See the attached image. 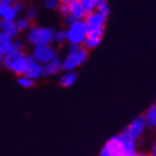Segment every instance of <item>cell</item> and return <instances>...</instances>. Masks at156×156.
I'll return each mask as SVG.
<instances>
[{
    "label": "cell",
    "instance_id": "obj_1",
    "mask_svg": "<svg viewBox=\"0 0 156 156\" xmlns=\"http://www.w3.org/2000/svg\"><path fill=\"white\" fill-rule=\"evenodd\" d=\"M89 58V50L82 45L68 44L66 56L62 58V71H74L85 63Z\"/></svg>",
    "mask_w": 156,
    "mask_h": 156
},
{
    "label": "cell",
    "instance_id": "obj_2",
    "mask_svg": "<svg viewBox=\"0 0 156 156\" xmlns=\"http://www.w3.org/2000/svg\"><path fill=\"white\" fill-rule=\"evenodd\" d=\"M55 29L50 26L32 25L31 29L27 31L26 41L31 46H38V45L52 44Z\"/></svg>",
    "mask_w": 156,
    "mask_h": 156
},
{
    "label": "cell",
    "instance_id": "obj_3",
    "mask_svg": "<svg viewBox=\"0 0 156 156\" xmlns=\"http://www.w3.org/2000/svg\"><path fill=\"white\" fill-rule=\"evenodd\" d=\"M68 44L71 45H83L87 34L89 27L84 20H76L68 24L67 29Z\"/></svg>",
    "mask_w": 156,
    "mask_h": 156
},
{
    "label": "cell",
    "instance_id": "obj_4",
    "mask_svg": "<svg viewBox=\"0 0 156 156\" xmlns=\"http://www.w3.org/2000/svg\"><path fill=\"white\" fill-rule=\"evenodd\" d=\"M57 54V50H56L55 46H52V44H45L34 46L31 55L37 62L43 66L49 62Z\"/></svg>",
    "mask_w": 156,
    "mask_h": 156
},
{
    "label": "cell",
    "instance_id": "obj_5",
    "mask_svg": "<svg viewBox=\"0 0 156 156\" xmlns=\"http://www.w3.org/2000/svg\"><path fill=\"white\" fill-rule=\"evenodd\" d=\"M107 18H108L107 16L96 10L86 14L84 21L89 27V31H105Z\"/></svg>",
    "mask_w": 156,
    "mask_h": 156
},
{
    "label": "cell",
    "instance_id": "obj_6",
    "mask_svg": "<svg viewBox=\"0 0 156 156\" xmlns=\"http://www.w3.org/2000/svg\"><path fill=\"white\" fill-rule=\"evenodd\" d=\"M125 130L127 131L129 134L132 135L133 138L140 140V139L143 136L144 133H145V131L147 130L143 115L138 116V117H135L134 119L131 120L130 122H129V125L125 128Z\"/></svg>",
    "mask_w": 156,
    "mask_h": 156
},
{
    "label": "cell",
    "instance_id": "obj_7",
    "mask_svg": "<svg viewBox=\"0 0 156 156\" xmlns=\"http://www.w3.org/2000/svg\"><path fill=\"white\" fill-rule=\"evenodd\" d=\"M104 147L106 148V151L110 156H127L119 134H115L110 136L104 144Z\"/></svg>",
    "mask_w": 156,
    "mask_h": 156
},
{
    "label": "cell",
    "instance_id": "obj_8",
    "mask_svg": "<svg viewBox=\"0 0 156 156\" xmlns=\"http://www.w3.org/2000/svg\"><path fill=\"white\" fill-rule=\"evenodd\" d=\"M62 72V58L59 54L55 56L49 62L42 66V74L45 78L56 76Z\"/></svg>",
    "mask_w": 156,
    "mask_h": 156
},
{
    "label": "cell",
    "instance_id": "obj_9",
    "mask_svg": "<svg viewBox=\"0 0 156 156\" xmlns=\"http://www.w3.org/2000/svg\"><path fill=\"white\" fill-rule=\"evenodd\" d=\"M26 59H27V68H26V71H25V73H24V76L32 79V80H34V81L38 80L39 78H42L43 76L42 65L37 62L31 54H30V55H26Z\"/></svg>",
    "mask_w": 156,
    "mask_h": 156
},
{
    "label": "cell",
    "instance_id": "obj_10",
    "mask_svg": "<svg viewBox=\"0 0 156 156\" xmlns=\"http://www.w3.org/2000/svg\"><path fill=\"white\" fill-rule=\"evenodd\" d=\"M105 31H89V34L86 36L85 41H84L82 46L85 48L86 50H93L101 44L103 37H104Z\"/></svg>",
    "mask_w": 156,
    "mask_h": 156
},
{
    "label": "cell",
    "instance_id": "obj_11",
    "mask_svg": "<svg viewBox=\"0 0 156 156\" xmlns=\"http://www.w3.org/2000/svg\"><path fill=\"white\" fill-rule=\"evenodd\" d=\"M119 136H120V140H121V143H122L127 156L134 153V152H136V148H138V146H139L138 139L133 138L132 135L129 134L125 129L119 133Z\"/></svg>",
    "mask_w": 156,
    "mask_h": 156
},
{
    "label": "cell",
    "instance_id": "obj_12",
    "mask_svg": "<svg viewBox=\"0 0 156 156\" xmlns=\"http://www.w3.org/2000/svg\"><path fill=\"white\" fill-rule=\"evenodd\" d=\"M26 68H27V59H26V54L21 57L16 59L12 65L10 66L8 70H10L12 73H14L16 76H24V73L26 71Z\"/></svg>",
    "mask_w": 156,
    "mask_h": 156
},
{
    "label": "cell",
    "instance_id": "obj_13",
    "mask_svg": "<svg viewBox=\"0 0 156 156\" xmlns=\"http://www.w3.org/2000/svg\"><path fill=\"white\" fill-rule=\"evenodd\" d=\"M76 80H78V74L76 71H63L59 76V84L67 89L74 85Z\"/></svg>",
    "mask_w": 156,
    "mask_h": 156
},
{
    "label": "cell",
    "instance_id": "obj_14",
    "mask_svg": "<svg viewBox=\"0 0 156 156\" xmlns=\"http://www.w3.org/2000/svg\"><path fill=\"white\" fill-rule=\"evenodd\" d=\"M18 13L13 9L12 5L0 3V20L2 21H16Z\"/></svg>",
    "mask_w": 156,
    "mask_h": 156
},
{
    "label": "cell",
    "instance_id": "obj_15",
    "mask_svg": "<svg viewBox=\"0 0 156 156\" xmlns=\"http://www.w3.org/2000/svg\"><path fill=\"white\" fill-rule=\"evenodd\" d=\"M146 128L150 130H156V101L148 107L143 115Z\"/></svg>",
    "mask_w": 156,
    "mask_h": 156
},
{
    "label": "cell",
    "instance_id": "obj_16",
    "mask_svg": "<svg viewBox=\"0 0 156 156\" xmlns=\"http://www.w3.org/2000/svg\"><path fill=\"white\" fill-rule=\"evenodd\" d=\"M13 39L11 36L7 35L3 32H0V58L2 59V57L8 54L9 51L12 50L13 47Z\"/></svg>",
    "mask_w": 156,
    "mask_h": 156
},
{
    "label": "cell",
    "instance_id": "obj_17",
    "mask_svg": "<svg viewBox=\"0 0 156 156\" xmlns=\"http://www.w3.org/2000/svg\"><path fill=\"white\" fill-rule=\"evenodd\" d=\"M69 9H70V18L73 20H84L86 13L84 9L81 5L80 0H73L72 2L69 3Z\"/></svg>",
    "mask_w": 156,
    "mask_h": 156
},
{
    "label": "cell",
    "instance_id": "obj_18",
    "mask_svg": "<svg viewBox=\"0 0 156 156\" xmlns=\"http://www.w3.org/2000/svg\"><path fill=\"white\" fill-rule=\"evenodd\" d=\"M0 32H3L12 38H18L19 34H20L14 21H2V20H0Z\"/></svg>",
    "mask_w": 156,
    "mask_h": 156
},
{
    "label": "cell",
    "instance_id": "obj_19",
    "mask_svg": "<svg viewBox=\"0 0 156 156\" xmlns=\"http://www.w3.org/2000/svg\"><path fill=\"white\" fill-rule=\"evenodd\" d=\"M14 22H16V25L20 33H22V32H27L32 27V25H33V22L30 21L25 16L16 18Z\"/></svg>",
    "mask_w": 156,
    "mask_h": 156
},
{
    "label": "cell",
    "instance_id": "obj_20",
    "mask_svg": "<svg viewBox=\"0 0 156 156\" xmlns=\"http://www.w3.org/2000/svg\"><path fill=\"white\" fill-rule=\"evenodd\" d=\"M52 43L58 46L63 45L66 43H68V37H67V30H56L55 34H54V41Z\"/></svg>",
    "mask_w": 156,
    "mask_h": 156
},
{
    "label": "cell",
    "instance_id": "obj_21",
    "mask_svg": "<svg viewBox=\"0 0 156 156\" xmlns=\"http://www.w3.org/2000/svg\"><path fill=\"white\" fill-rule=\"evenodd\" d=\"M96 10L105 16H109L110 13V7L107 0H96Z\"/></svg>",
    "mask_w": 156,
    "mask_h": 156
},
{
    "label": "cell",
    "instance_id": "obj_22",
    "mask_svg": "<svg viewBox=\"0 0 156 156\" xmlns=\"http://www.w3.org/2000/svg\"><path fill=\"white\" fill-rule=\"evenodd\" d=\"M80 2L86 14L96 11V0H80Z\"/></svg>",
    "mask_w": 156,
    "mask_h": 156
},
{
    "label": "cell",
    "instance_id": "obj_23",
    "mask_svg": "<svg viewBox=\"0 0 156 156\" xmlns=\"http://www.w3.org/2000/svg\"><path fill=\"white\" fill-rule=\"evenodd\" d=\"M25 16L30 21L34 22L38 18V8L35 5H29L27 8H25Z\"/></svg>",
    "mask_w": 156,
    "mask_h": 156
},
{
    "label": "cell",
    "instance_id": "obj_24",
    "mask_svg": "<svg viewBox=\"0 0 156 156\" xmlns=\"http://www.w3.org/2000/svg\"><path fill=\"white\" fill-rule=\"evenodd\" d=\"M18 84L23 89H31L35 84V81L25 76H18Z\"/></svg>",
    "mask_w": 156,
    "mask_h": 156
},
{
    "label": "cell",
    "instance_id": "obj_25",
    "mask_svg": "<svg viewBox=\"0 0 156 156\" xmlns=\"http://www.w3.org/2000/svg\"><path fill=\"white\" fill-rule=\"evenodd\" d=\"M57 11L59 12V14L62 16L63 19H67L68 16H70V9H69V5H66V3H59Z\"/></svg>",
    "mask_w": 156,
    "mask_h": 156
},
{
    "label": "cell",
    "instance_id": "obj_26",
    "mask_svg": "<svg viewBox=\"0 0 156 156\" xmlns=\"http://www.w3.org/2000/svg\"><path fill=\"white\" fill-rule=\"evenodd\" d=\"M59 1L58 0H44V7L48 10H57Z\"/></svg>",
    "mask_w": 156,
    "mask_h": 156
},
{
    "label": "cell",
    "instance_id": "obj_27",
    "mask_svg": "<svg viewBox=\"0 0 156 156\" xmlns=\"http://www.w3.org/2000/svg\"><path fill=\"white\" fill-rule=\"evenodd\" d=\"M12 7L13 9L16 10V12L18 13V14H20V13L22 12V11L24 10V3L23 1H21V0H16V1H14V2L12 3Z\"/></svg>",
    "mask_w": 156,
    "mask_h": 156
},
{
    "label": "cell",
    "instance_id": "obj_28",
    "mask_svg": "<svg viewBox=\"0 0 156 156\" xmlns=\"http://www.w3.org/2000/svg\"><path fill=\"white\" fill-rule=\"evenodd\" d=\"M24 48V44H23V41L19 38H14L13 39V47L12 49H19V50H23Z\"/></svg>",
    "mask_w": 156,
    "mask_h": 156
},
{
    "label": "cell",
    "instance_id": "obj_29",
    "mask_svg": "<svg viewBox=\"0 0 156 156\" xmlns=\"http://www.w3.org/2000/svg\"><path fill=\"white\" fill-rule=\"evenodd\" d=\"M150 156H156V140L153 142L151 148H150Z\"/></svg>",
    "mask_w": 156,
    "mask_h": 156
},
{
    "label": "cell",
    "instance_id": "obj_30",
    "mask_svg": "<svg viewBox=\"0 0 156 156\" xmlns=\"http://www.w3.org/2000/svg\"><path fill=\"white\" fill-rule=\"evenodd\" d=\"M128 156H150V154L146 153V152H143V151H141V152H134V153L130 154V155H128Z\"/></svg>",
    "mask_w": 156,
    "mask_h": 156
},
{
    "label": "cell",
    "instance_id": "obj_31",
    "mask_svg": "<svg viewBox=\"0 0 156 156\" xmlns=\"http://www.w3.org/2000/svg\"><path fill=\"white\" fill-rule=\"evenodd\" d=\"M16 0H0V3H7V5H12Z\"/></svg>",
    "mask_w": 156,
    "mask_h": 156
},
{
    "label": "cell",
    "instance_id": "obj_32",
    "mask_svg": "<svg viewBox=\"0 0 156 156\" xmlns=\"http://www.w3.org/2000/svg\"><path fill=\"white\" fill-rule=\"evenodd\" d=\"M59 1V3H66V5H69V3H71L73 1V0H58Z\"/></svg>",
    "mask_w": 156,
    "mask_h": 156
},
{
    "label": "cell",
    "instance_id": "obj_33",
    "mask_svg": "<svg viewBox=\"0 0 156 156\" xmlns=\"http://www.w3.org/2000/svg\"><path fill=\"white\" fill-rule=\"evenodd\" d=\"M1 66H2V59L0 58V68H1Z\"/></svg>",
    "mask_w": 156,
    "mask_h": 156
}]
</instances>
